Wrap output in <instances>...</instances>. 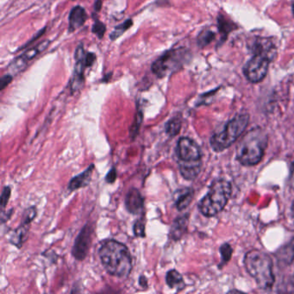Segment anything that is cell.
<instances>
[{"label":"cell","mask_w":294,"mask_h":294,"mask_svg":"<svg viewBox=\"0 0 294 294\" xmlns=\"http://www.w3.org/2000/svg\"><path fill=\"white\" fill-rule=\"evenodd\" d=\"M188 223V217L185 215L180 217L174 222L172 226L171 236L174 240H179L185 234Z\"/></svg>","instance_id":"cell-17"},{"label":"cell","mask_w":294,"mask_h":294,"mask_svg":"<svg viewBox=\"0 0 294 294\" xmlns=\"http://www.w3.org/2000/svg\"><path fill=\"white\" fill-rule=\"evenodd\" d=\"M220 252H221V257H222V260L224 263L227 261H229L230 257H231V254H232V249L231 247L229 246V244H223L221 249H220Z\"/></svg>","instance_id":"cell-26"},{"label":"cell","mask_w":294,"mask_h":294,"mask_svg":"<svg viewBox=\"0 0 294 294\" xmlns=\"http://www.w3.org/2000/svg\"><path fill=\"white\" fill-rule=\"evenodd\" d=\"M96 60V56L93 53H88L86 55V58H85V63H86V67H89L93 64V62H95Z\"/></svg>","instance_id":"cell-32"},{"label":"cell","mask_w":294,"mask_h":294,"mask_svg":"<svg viewBox=\"0 0 294 294\" xmlns=\"http://www.w3.org/2000/svg\"><path fill=\"white\" fill-rule=\"evenodd\" d=\"M93 32L94 34L97 35L98 37L102 38L105 33H106L105 24L100 23V22H96L93 25Z\"/></svg>","instance_id":"cell-28"},{"label":"cell","mask_w":294,"mask_h":294,"mask_svg":"<svg viewBox=\"0 0 294 294\" xmlns=\"http://www.w3.org/2000/svg\"><path fill=\"white\" fill-rule=\"evenodd\" d=\"M101 5H102V2H101L100 0H98L96 3H95V10H100V8H101Z\"/></svg>","instance_id":"cell-36"},{"label":"cell","mask_w":294,"mask_h":294,"mask_svg":"<svg viewBox=\"0 0 294 294\" xmlns=\"http://www.w3.org/2000/svg\"><path fill=\"white\" fill-rule=\"evenodd\" d=\"M134 233L138 237L145 236V225L142 221H137L134 225Z\"/></svg>","instance_id":"cell-29"},{"label":"cell","mask_w":294,"mask_h":294,"mask_svg":"<svg viewBox=\"0 0 294 294\" xmlns=\"http://www.w3.org/2000/svg\"><path fill=\"white\" fill-rule=\"evenodd\" d=\"M250 121L248 114H239L226 124L225 128L211 138V146L216 152H221L234 144L244 132Z\"/></svg>","instance_id":"cell-5"},{"label":"cell","mask_w":294,"mask_h":294,"mask_svg":"<svg viewBox=\"0 0 294 294\" xmlns=\"http://www.w3.org/2000/svg\"><path fill=\"white\" fill-rule=\"evenodd\" d=\"M193 198V192L191 189H185L183 192L180 193L176 199V207L179 211H183L186 207H188L190 203Z\"/></svg>","instance_id":"cell-19"},{"label":"cell","mask_w":294,"mask_h":294,"mask_svg":"<svg viewBox=\"0 0 294 294\" xmlns=\"http://www.w3.org/2000/svg\"><path fill=\"white\" fill-rule=\"evenodd\" d=\"M48 44H49V41H42L41 43L37 45L35 48L24 52L23 55H21L19 57H17L15 61L11 62V64L9 67V71L12 74H17L22 71L31 60H33L41 52L44 51Z\"/></svg>","instance_id":"cell-10"},{"label":"cell","mask_w":294,"mask_h":294,"mask_svg":"<svg viewBox=\"0 0 294 294\" xmlns=\"http://www.w3.org/2000/svg\"><path fill=\"white\" fill-rule=\"evenodd\" d=\"M219 31L222 33V37H227V35L229 31H231V24L229 22L225 20V18L221 19V17L219 18Z\"/></svg>","instance_id":"cell-27"},{"label":"cell","mask_w":294,"mask_h":294,"mask_svg":"<svg viewBox=\"0 0 294 294\" xmlns=\"http://www.w3.org/2000/svg\"><path fill=\"white\" fill-rule=\"evenodd\" d=\"M231 196V185L225 180H217L212 183L208 193L202 198L198 209L205 217H213L225 207Z\"/></svg>","instance_id":"cell-4"},{"label":"cell","mask_w":294,"mask_h":294,"mask_svg":"<svg viewBox=\"0 0 294 294\" xmlns=\"http://www.w3.org/2000/svg\"><path fill=\"white\" fill-rule=\"evenodd\" d=\"M94 170V165L92 164L86 171L83 172L80 175H77L69 182V189L70 191H74L77 189L81 188L84 186L89 185L92 175Z\"/></svg>","instance_id":"cell-14"},{"label":"cell","mask_w":294,"mask_h":294,"mask_svg":"<svg viewBox=\"0 0 294 294\" xmlns=\"http://www.w3.org/2000/svg\"><path fill=\"white\" fill-rule=\"evenodd\" d=\"M267 136L259 128L250 130L241 140L236 150L237 160L245 166H254L263 158L267 148Z\"/></svg>","instance_id":"cell-2"},{"label":"cell","mask_w":294,"mask_h":294,"mask_svg":"<svg viewBox=\"0 0 294 294\" xmlns=\"http://www.w3.org/2000/svg\"><path fill=\"white\" fill-rule=\"evenodd\" d=\"M252 52L254 55H262L273 61L276 55V48L267 38H257L252 43Z\"/></svg>","instance_id":"cell-12"},{"label":"cell","mask_w":294,"mask_h":294,"mask_svg":"<svg viewBox=\"0 0 294 294\" xmlns=\"http://www.w3.org/2000/svg\"><path fill=\"white\" fill-rule=\"evenodd\" d=\"M87 15L86 10L81 6H76L71 10L69 16V29L70 31H75L85 24Z\"/></svg>","instance_id":"cell-15"},{"label":"cell","mask_w":294,"mask_h":294,"mask_svg":"<svg viewBox=\"0 0 294 294\" xmlns=\"http://www.w3.org/2000/svg\"><path fill=\"white\" fill-rule=\"evenodd\" d=\"M85 58H86V55L84 51V47L82 44L79 45V47L76 49L75 69L71 80V88L73 92H77L82 86L83 74H84V69L86 67Z\"/></svg>","instance_id":"cell-11"},{"label":"cell","mask_w":294,"mask_h":294,"mask_svg":"<svg viewBox=\"0 0 294 294\" xmlns=\"http://www.w3.org/2000/svg\"><path fill=\"white\" fill-rule=\"evenodd\" d=\"M292 284H293V286H294V278H293V280H292Z\"/></svg>","instance_id":"cell-38"},{"label":"cell","mask_w":294,"mask_h":294,"mask_svg":"<svg viewBox=\"0 0 294 294\" xmlns=\"http://www.w3.org/2000/svg\"><path fill=\"white\" fill-rule=\"evenodd\" d=\"M188 52L183 48L171 49L157 59L152 66V71L159 78L170 75L187 62Z\"/></svg>","instance_id":"cell-6"},{"label":"cell","mask_w":294,"mask_h":294,"mask_svg":"<svg viewBox=\"0 0 294 294\" xmlns=\"http://www.w3.org/2000/svg\"><path fill=\"white\" fill-rule=\"evenodd\" d=\"M99 257L110 275L118 278L129 276L132 269V258L124 244L115 240H107L99 250Z\"/></svg>","instance_id":"cell-1"},{"label":"cell","mask_w":294,"mask_h":294,"mask_svg":"<svg viewBox=\"0 0 294 294\" xmlns=\"http://www.w3.org/2000/svg\"><path fill=\"white\" fill-rule=\"evenodd\" d=\"M28 224H21L19 228H17L14 231L13 235L10 237V243L17 248H21L27 235Z\"/></svg>","instance_id":"cell-20"},{"label":"cell","mask_w":294,"mask_h":294,"mask_svg":"<svg viewBox=\"0 0 294 294\" xmlns=\"http://www.w3.org/2000/svg\"><path fill=\"white\" fill-rule=\"evenodd\" d=\"M144 199L141 192L136 188L130 189L125 198V207L131 214H138L144 208Z\"/></svg>","instance_id":"cell-13"},{"label":"cell","mask_w":294,"mask_h":294,"mask_svg":"<svg viewBox=\"0 0 294 294\" xmlns=\"http://www.w3.org/2000/svg\"><path fill=\"white\" fill-rule=\"evenodd\" d=\"M215 38V34L210 31H205L199 35L198 39V43L200 47H205L208 45L210 42H212V40Z\"/></svg>","instance_id":"cell-22"},{"label":"cell","mask_w":294,"mask_h":294,"mask_svg":"<svg viewBox=\"0 0 294 294\" xmlns=\"http://www.w3.org/2000/svg\"><path fill=\"white\" fill-rule=\"evenodd\" d=\"M93 233V226L91 224H86L79 232V236H77L72 250L73 256L77 260H84L87 256L90 244L92 242Z\"/></svg>","instance_id":"cell-9"},{"label":"cell","mask_w":294,"mask_h":294,"mask_svg":"<svg viewBox=\"0 0 294 294\" xmlns=\"http://www.w3.org/2000/svg\"><path fill=\"white\" fill-rule=\"evenodd\" d=\"M244 265L259 288L266 290L274 286L273 261L268 255L260 250H251L245 256Z\"/></svg>","instance_id":"cell-3"},{"label":"cell","mask_w":294,"mask_h":294,"mask_svg":"<svg viewBox=\"0 0 294 294\" xmlns=\"http://www.w3.org/2000/svg\"><path fill=\"white\" fill-rule=\"evenodd\" d=\"M116 176H117L116 170L115 168H113L108 173V175H106V182H108L110 184H111V183H113V182L116 181Z\"/></svg>","instance_id":"cell-31"},{"label":"cell","mask_w":294,"mask_h":294,"mask_svg":"<svg viewBox=\"0 0 294 294\" xmlns=\"http://www.w3.org/2000/svg\"><path fill=\"white\" fill-rule=\"evenodd\" d=\"M70 1H74V0H70Z\"/></svg>","instance_id":"cell-40"},{"label":"cell","mask_w":294,"mask_h":294,"mask_svg":"<svg viewBox=\"0 0 294 294\" xmlns=\"http://www.w3.org/2000/svg\"><path fill=\"white\" fill-rule=\"evenodd\" d=\"M176 154L183 162H198L201 159V152L198 144L188 137H182L179 140Z\"/></svg>","instance_id":"cell-8"},{"label":"cell","mask_w":294,"mask_h":294,"mask_svg":"<svg viewBox=\"0 0 294 294\" xmlns=\"http://www.w3.org/2000/svg\"><path fill=\"white\" fill-rule=\"evenodd\" d=\"M290 185H291L292 188L294 189V164L293 166V169H292L291 176H290Z\"/></svg>","instance_id":"cell-35"},{"label":"cell","mask_w":294,"mask_h":294,"mask_svg":"<svg viewBox=\"0 0 294 294\" xmlns=\"http://www.w3.org/2000/svg\"><path fill=\"white\" fill-rule=\"evenodd\" d=\"M143 118H144L143 113L141 112V111L137 112L133 124L130 127V137H132L133 139L135 137H137V134L139 132V129H140L141 124H142V122H143Z\"/></svg>","instance_id":"cell-23"},{"label":"cell","mask_w":294,"mask_h":294,"mask_svg":"<svg viewBox=\"0 0 294 294\" xmlns=\"http://www.w3.org/2000/svg\"><path fill=\"white\" fill-rule=\"evenodd\" d=\"M139 284H140V286H142V287H144V288H147V281L146 277L141 276L140 279H139Z\"/></svg>","instance_id":"cell-34"},{"label":"cell","mask_w":294,"mask_h":294,"mask_svg":"<svg viewBox=\"0 0 294 294\" xmlns=\"http://www.w3.org/2000/svg\"><path fill=\"white\" fill-rule=\"evenodd\" d=\"M132 20H127L126 22H124L123 24H120L119 26H116L115 28V31H113L112 34L110 36V38L112 40H115L117 37H119L121 35L123 34L124 31H127L129 28L132 25Z\"/></svg>","instance_id":"cell-24"},{"label":"cell","mask_w":294,"mask_h":294,"mask_svg":"<svg viewBox=\"0 0 294 294\" xmlns=\"http://www.w3.org/2000/svg\"><path fill=\"white\" fill-rule=\"evenodd\" d=\"M293 217H294V205H293Z\"/></svg>","instance_id":"cell-37"},{"label":"cell","mask_w":294,"mask_h":294,"mask_svg":"<svg viewBox=\"0 0 294 294\" xmlns=\"http://www.w3.org/2000/svg\"><path fill=\"white\" fill-rule=\"evenodd\" d=\"M182 122L181 118H179V117L172 118L166 124V132L170 137H175L180 133L181 129H182Z\"/></svg>","instance_id":"cell-21"},{"label":"cell","mask_w":294,"mask_h":294,"mask_svg":"<svg viewBox=\"0 0 294 294\" xmlns=\"http://www.w3.org/2000/svg\"><path fill=\"white\" fill-rule=\"evenodd\" d=\"M10 197V188L9 186H5L3 188L2 194H1V205L2 208H4L6 206L7 203L9 201Z\"/></svg>","instance_id":"cell-30"},{"label":"cell","mask_w":294,"mask_h":294,"mask_svg":"<svg viewBox=\"0 0 294 294\" xmlns=\"http://www.w3.org/2000/svg\"><path fill=\"white\" fill-rule=\"evenodd\" d=\"M201 168L200 161L198 162H183L180 164V171L185 180H193L198 176Z\"/></svg>","instance_id":"cell-16"},{"label":"cell","mask_w":294,"mask_h":294,"mask_svg":"<svg viewBox=\"0 0 294 294\" xmlns=\"http://www.w3.org/2000/svg\"><path fill=\"white\" fill-rule=\"evenodd\" d=\"M270 59L262 55H254L245 67L244 75L252 83L260 82L266 77L269 68Z\"/></svg>","instance_id":"cell-7"},{"label":"cell","mask_w":294,"mask_h":294,"mask_svg":"<svg viewBox=\"0 0 294 294\" xmlns=\"http://www.w3.org/2000/svg\"><path fill=\"white\" fill-rule=\"evenodd\" d=\"M293 13H294V2L293 3Z\"/></svg>","instance_id":"cell-39"},{"label":"cell","mask_w":294,"mask_h":294,"mask_svg":"<svg viewBox=\"0 0 294 294\" xmlns=\"http://www.w3.org/2000/svg\"><path fill=\"white\" fill-rule=\"evenodd\" d=\"M166 282L169 288L172 289L182 290L185 288V282L182 278V274L178 271L170 270L166 276Z\"/></svg>","instance_id":"cell-18"},{"label":"cell","mask_w":294,"mask_h":294,"mask_svg":"<svg viewBox=\"0 0 294 294\" xmlns=\"http://www.w3.org/2000/svg\"><path fill=\"white\" fill-rule=\"evenodd\" d=\"M37 217V209L36 207H30L24 212V216H23V221H22V224H30L35 218Z\"/></svg>","instance_id":"cell-25"},{"label":"cell","mask_w":294,"mask_h":294,"mask_svg":"<svg viewBox=\"0 0 294 294\" xmlns=\"http://www.w3.org/2000/svg\"><path fill=\"white\" fill-rule=\"evenodd\" d=\"M12 80L11 75H4L1 79V90H3L5 86H8Z\"/></svg>","instance_id":"cell-33"}]
</instances>
